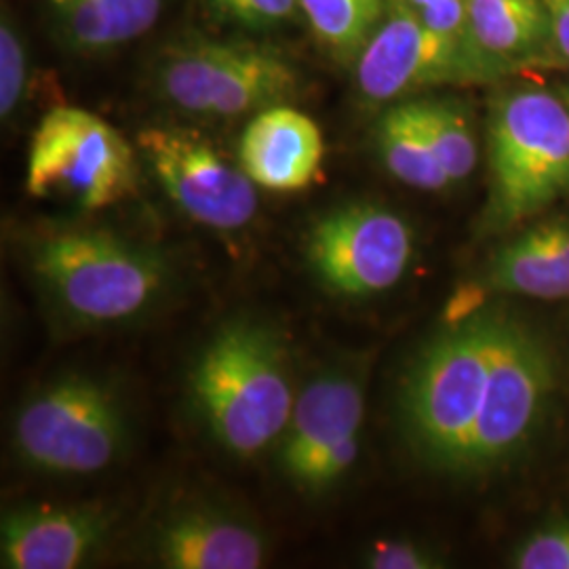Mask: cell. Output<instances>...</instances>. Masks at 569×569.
I'll return each mask as SVG.
<instances>
[{
    "label": "cell",
    "instance_id": "1",
    "mask_svg": "<svg viewBox=\"0 0 569 569\" xmlns=\"http://www.w3.org/2000/svg\"><path fill=\"white\" fill-rule=\"evenodd\" d=\"M188 390L213 441L241 460L281 441L298 399L283 336L251 317L211 336L190 369Z\"/></svg>",
    "mask_w": 569,
    "mask_h": 569
},
{
    "label": "cell",
    "instance_id": "2",
    "mask_svg": "<svg viewBox=\"0 0 569 569\" xmlns=\"http://www.w3.org/2000/svg\"><path fill=\"white\" fill-rule=\"evenodd\" d=\"M505 308H477L437 333L407 369L401 425L428 467L462 475Z\"/></svg>",
    "mask_w": 569,
    "mask_h": 569
},
{
    "label": "cell",
    "instance_id": "3",
    "mask_svg": "<svg viewBox=\"0 0 569 569\" xmlns=\"http://www.w3.org/2000/svg\"><path fill=\"white\" fill-rule=\"evenodd\" d=\"M49 302L74 326H127L163 300L171 268L152 247L106 230H58L30 251Z\"/></svg>",
    "mask_w": 569,
    "mask_h": 569
},
{
    "label": "cell",
    "instance_id": "4",
    "mask_svg": "<svg viewBox=\"0 0 569 569\" xmlns=\"http://www.w3.org/2000/svg\"><path fill=\"white\" fill-rule=\"evenodd\" d=\"M489 197L483 228L509 232L569 197V108L557 89L498 91L488 114Z\"/></svg>",
    "mask_w": 569,
    "mask_h": 569
},
{
    "label": "cell",
    "instance_id": "5",
    "mask_svg": "<svg viewBox=\"0 0 569 569\" xmlns=\"http://www.w3.org/2000/svg\"><path fill=\"white\" fill-rule=\"evenodd\" d=\"M154 87L186 114L237 119L296 100L302 77L293 61L264 42L186 39L164 47Z\"/></svg>",
    "mask_w": 569,
    "mask_h": 569
},
{
    "label": "cell",
    "instance_id": "6",
    "mask_svg": "<svg viewBox=\"0 0 569 569\" xmlns=\"http://www.w3.org/2000/svg\"><path fill=\"white\" fill-rule=\"evenodd\" d=\"M129 441V422L114 388L91 376H63L37 390L13 422L21 462L60 477L112 467Z\"/></svg>",
    "mask_w": 569,
    "mask_h": 569
},
{
    "label": "cell",
    "instance_id": "7",
    "mask_svg": "<svg viewBox=\"0 0 569 569\" xmlns=\"http://www.w3.org/2000/svg\"><path fill=\"white\" fill-rule=\"evenodd\" d=\"M136 182L131 143L98 114L58 106L34 129L26 161L30 197L102 211L127 199Z\"/></svg>",
    "mask_w": 569,
    "mask_h": 569
},
{
    "label": "cell",
    "instance_id": "8",
    "mask_svg": "<svg viewBox=\"0 0 569 569\" xmlns=\"http://www.w3.org/2000/svg\"><path fill=\"white\" fill-rule=\"evenodd\" d=\"M555 387L557 363L549 342L523 319L505 310L462 475L505 467L528 448L549 413Z\"/></svg>",
    "mask_w": 569,
    "mask_h": 569
},
{
    "label": "cell",
    "instance_id": "9",
    "mask_svg": "<svg viewBox=\"0 0 569 569\" xmlns=\"http://www.w3.org/2000/svg\"><path fill=\"white\" fill-rule=\"evenodd\" d=\"M306 262L333 296L366 300L403 281L416 256L406 218L385 204L336 207L310 226Z\"/></svg>",
    "mask_w": 569,
    "mask_h": 569
},
{
    "label": "cell",
    "instance_id": "10",
    "mask_svg": "<svg viewBox=\"0 0 569 569\" xmlns=\"http://www.w3.org/2000/svg\"><path fill=\"white\" fill-rule=\"evenodd\" d=\"M366 401L363 367H327L298 392L279 441V467L296 488L323 493L355 468Z\"/></svg>",
    "mask_w": 569,
    "mask_h": 569
},
{
    "label": "cell",
    "instance_id": "11",
    "mask_svg": "<svg viewBox=\"0 0 569 569\" xmlns=\"http://www.w3.org/2000/svg\"><path fill=\"white\" fill-rule=\"evenodd\" d=\"M138 143L164 194L192 222L232 232L256 218L258 186L197 131L148 127Z\"/></svg>",
    "mask_w": 569,
    "mask_h": 569
},
{
    "label": "cell",
    "instance_id": "12",
    "mask_svg": "<svg viewBox=\"0 0 569 569\" xmlns=\"http://www.w3.org/2000/svg\"><path fill=\"white\" fill-rule=\"evenodd\" d=\"M352 68L357 93L376 106L430 87L472 84L460 44L427 28L406 0H388Z\"/></svg>",
    "mask_w": 569,
    "mask_h": 569
},
{
    "label": "cell",
    "instance_id": "13",
    "mask_svg": "<svg viewBox=\"0 0 569 569\" xmlns=\"http://www.w3.org/2000/svg\"><path fill=\"white\" fill-rule=\"evenodd\" d=\"M462 51L472 84L505 81L528 68L563 66L542 0H468Z\"/></svg>",
    "mask_w": 569,
    "mask_h": 569
},
{
    "label": "cell",
    "instance_id": "14",
    "mask_svg": "<svg viewBox=\"0 0 569 569\" xmlns=\"http://www.w3.org/2000/svg\"><path fill=\"white\" fill-rule=\"evenodd\" d=\"M114 517L100 505H28L2 517L0 559L9 569L82 568L102 549Z\"/></svg>",
    "mask_w": 569,
    "mask_h": 569
},
{
    "label": "cell",
    "instance_id": "15",
    "mask_svg": "<svg viewBox=\"0 0 569 569\" xmlns=\"http://www.w3.org/2000/svg\"><path fill=\"white\" fill-rule=\"evenodd\" d=\"M152 552L169 569H258L268 557L264 531L211 505L171 510L152 531Z\"/></svg>",
    "mask_w": 569,
    "mask_h": 569
},
{
    "label": "cell",
    "instance_id": "16",
    "mask_svg": "<svg viewBox=\"0 0 569 569\" xmlns=\"http://www.w3.org/2000/svg\"><path fill=\"white\" fill-rule=\"evenodd\" d=\"M326 157L319 124L289 103L270 106L247 122L239 164L270 192H300L317 180Z\"/></svg>",
    "mask_w": 569,
    "mask_h": 569
},
{
    "label": "cell",
    "instance_id": "17",
    "mask_svg": "<svg viewBox=\"0 0 569 569\" xmlns=\"http://www.w3.org/2000/svg\"><path fill=\"white\" fill-rule=\"evenodd\" d=\"M486 284L496 293L536 300L569 298V220L529 226L498 247L486 268Z\"/></svg>",
    "mask_w": 569,
    "mask_h": 569
},
{
    "label": "cell",
    "instance_id": "18",
    "mask_svg": "<svg viewBox=\"0 0 569 569\" xmlns=\"http://www.w3.org/2000/svg\"><path fill=\"white\" fill-rule=\"evenodd\" d=\"M58 34L74 53L98 56L143 37L164 0H47Z\"/></svg>",
    "mask_w": 569,
    "mask_h": 569
},
{
    "label": "cell",
    "instance_id": "19",
    "mask_svg": "<svg viewBox=\"0 0 569 569\" xmlns=\"http://www.w3.org/2000/svg\"><path fill=\"white\" fill-rule=\"evenodd\" d=\"M373 140L380 161L395 180L422 192H441L453 186L430 146L413 100L387 108L376 122Z\"/></svg>",
    "mask_w": 569,
    "mask_h": 569
},
{
    "label": "cell",
    "instance_id": "20",
    "mask_svg": "<svg viewBox=\"0 0 569 569\" xmlns=\"http://www.w3.org/2000/svg\"><path fill=\"white\" fill-rule=\"evenodd\" d=\"M388 0H300L315 37L346 66H352L385 18Z\"/></svg>",
    "mask_w": 569,
    "mask_h": 569
},
{
    "label": "cell",
    "instance_id": "21",
    "mask_svg": "<svg viewBox=\"0 0 569 569\" xmlns=\"http://www.w3.org/2000/svg\"><path fill=\"white\" fill-rule=\"evenodd\" d=\"M413 103L451 183L467 182L479 163L477 129L467 106L449 98H425Z\"/></svg>",
    "mask_w": 569,
    "mask_h": 569
},
{
    "label": "cell",
    "instance_id": "22",
    "mask_svg": "<svg viewBox=\"0 0 569 569\" xmlns=\"http://www.w3.org/2000/svg\"><path fill=\"white\" fill-rule=\"evenodd\" d=\"M30 77V53L18 21L7 11L0 20V114L9 121L20 108Z\"/></svg>",
    "mask_w": 569,
    "mask_h": 569
},
{
    "label": "cell",
    "instance_id": "23",
    "mask_svg": "<svg viewBox=\"0 0 569 569\" xmlns=\"http://www.w3.org/2000/svg\"><path fill=\"white\" fill-rule=\"evenodd\" d=\"M517 569H569V517L531 531L510 555Z\"/></svg>",
    "mask_w": 569,
    "mask_h": 569
},
{
    "label": "cell",
    "instance_id": "24",
    "mask_svg": "<svg viewBox=\"0 0 569 569\" xmlns=\"http://www.w3.org/2000/svg\"><path fill=\"white\" fill-rule=\"evenodd\" d=\"M228 18L251 30H270L296 20L300 0H211Z\"/></svg>",
    "mask_w": 569,
    "mask_h": 569
},
{
    "label": "cell",
    "instance_id": "25",
    "mask_svg": "<svg viewBox=\"0 0 569 569\" xmlns=\"http://www.w3.org/2000/svg\"><path fill=\"white\" fill-rule=\"evenodd\" d=\"M363 566L369 569H437L443 568V559L425 545L407 538H390L373 542Z\"/></svg>",
    "mask_w": 569,
    "mask_h": 569
},
{
    "label": "cell",
    "instance_id": "26",
    "mask_svg": "<svg viewBox=\"0 0 569 569\" xmlns=\"http://www.w3.org/2000/svg\"><path fill=\"white\" fill-rule=\"evenodd\" d=\"M406 2L427 28L460 44L462 49L465 34H467L468 0H406Z\"/></svg>",
    "mask_w": 569,
    "mask_h": 569
},
{
    "label": "cell",
    "instance_id": "27",
    "mask_svg": "<svg viewBox=\"0 0 569 569\" xmlns=\"http://www.w3.org/2000/svg\"><path fill=\"white\" fill-rule=\"evenodd\" d=\"M549 13L550 30L557 53L563 66H569V0H542Z\"/></svg>",
    "mask_w": 569,
    "mask_h": 569
},
{
    "label": "cell",
    "instance_id": "28",
    "mask_svg": "<svg viewBox=\"0 0 569 569\" xmlns=\"http://www.w3.org/2000/svg\"><path fill=\"white\" fill-rule=\"evenodd\" d=\"M555 89H557V93L563 98V102L569 108V79L568 81L559 82Z\"/></svg>",
    "mask_w": 569,
    "mask_h": 569
}]
</instances>
